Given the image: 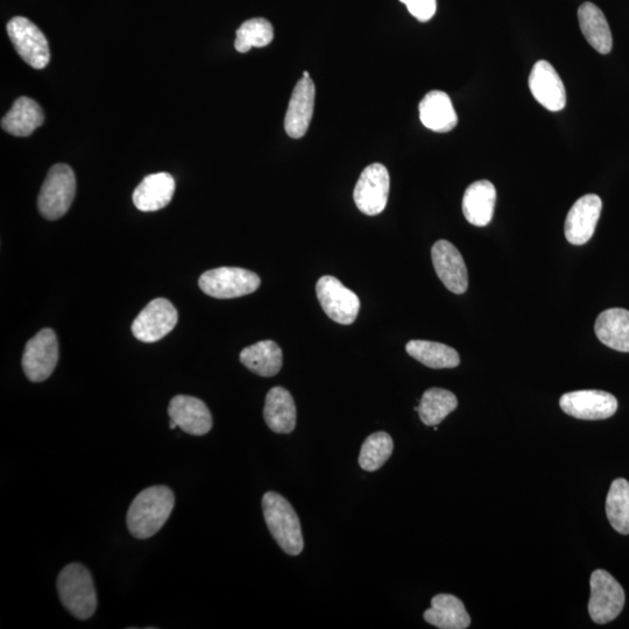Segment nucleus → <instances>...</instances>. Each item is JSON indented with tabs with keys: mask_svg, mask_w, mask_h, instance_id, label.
<instances>
[{
	"mask_svg": "<svg viewBox=\"0 0 629 629\" xmlns=\"http://www.w3.org/2000/svg\"><path fill=\"white\" fill-rule=\"evenodd\" d=\"M7 34L20 58L34 69H44L51 61V49L45 34L24 17H14L7 24Z\"/></svg>",
	"mask_w": 629,
	"mask_h": 629,
	"instance_id": "0eeeda50",
	"label": "nucleus"
},
{
	"mask_svg": "<svg viewBox=\"0 0 629 629\" xmlns=\"http://www.w3.org/2000/svg\"><path fill=\"white\" fill-rule=\"evenodd\" d=\"M529 89L535 100L551 112L561 111L567 104V93L555 68L548 61H537L529 75Z\"/></svg>",
	"mask_w": 629,
	"mask_h": 629,
	"instance_id": "2eb2a0df",
	"label": "nucleus"
},
{
	"mask_svg": "<svg viewBox=\"0 0 629 629\" xmlns=\"http://www.w3.org/2000/svg\"><path fill=\"white\" fill-rule=\"evenodd\" d=\"M45 122L41 106L28 97H19L2 119V129L14 137H28Z\"/></svg>",
	"mask_w": 629,
	"mask_h": 629,
	"instance_id": "5701e85b",
	"label": "nucleus"
},
{
	"mask_svg": "<svg viewBox=\"0 0 629 629\" xmlns=\"http://www.w3.org/2000/svg\"><path fill=\"white\" fill-rule=\"evenodd\" d=\"M178 321V310L171 301L155 299L134 320L132 334L140 342L155 343L171 334Z\"/></svg>",
	"mask_w": 629,
	"mask_h": 629,
	"instance_id": "9b49d317",
	"label": "nucleus"
},
{
	"mask_svg": "<svg viewBox=\"0 0 629 629\" xmlns=\"http://www.w3.org/2000/svg\"><path fill=\"white\" fill-rule=\"evenodd\" d=\"M394 443L392 437L379 431L367 437L359 455L360 468L367 472H374L383 468L393 454Z\"/></svg>",
	"mask_w": 629,
	"mask_h": 629,
	"instance_id": "c756f323",
	"label": "nucleus"
},
{
	"mask_svg": "<svg viewBox=\"0 0 629 629\" xmlns=\"http://www.w3.org/2000/svg\"><path fill=\"white\" fill-rule=\"evenodd\" d=\"M600 342L609 348L629 352V312L626 309L612 308L600 314L595 324Z\"/></svg>",
	"mask_w": 629,
	"mask_h": 629,
	"instance_id": "393cba45",
	"label": "nucleus"
},
{
	"mask_svg": "<svg viewBox=\"0 0 629 629\" xmlns=\"http://www.w3.org/2000/svg\"><path fill=\"white\" fill-rule=\"evenodd\" d=\"M266 525L287 555L298 556L305 547L298 514L291 504L277 492H267L263 497Z\"/></svg>",
	"mask_w": 629,
	"mask_h": 629,
	"instance_id": "f03ea898",
	"label": "nucleus"
},
{
	"mask_svg": "<svg viewBox=\"0 0 629 629\" xmlns=\"http://www.w3.org/2000/svg\"><path fill=\"white\" fill-rule=\"evenodd\" d=\"M56 585L61 603L75 618L87 620L94 616L97 610V593L94 579L84 565H67L60 572Z\"/></svg>",
	"mask_w": 629,
	"mask_h": 629,
	"instance_id": "7ed1b4c3",
	"label": "nucleus"
},
{
	"mask_svg": "<svg viewBox=\"0 0 629 629\" xmlns=\"http://www.w3.org/2000/svg\"><path fill=\"white\" fill-rule=\"evenodd\" d=\"M169 427H171L172 430L179 428L178 424H176L173 420L169 421Z\"/></svg>",
	"mask_w": 629,
	"mask_h": 629,
	"instance_id": "473e14b6",
	"label": "nucleus"
},
{
	"mask_svg": "<svg viewBox=\"0 0 629 629\" xmlns=\"http://www.w3.org/2000/svg\"><path fill=\"white\" fill-rule=\"evenodd\" d=\"M76 194V178L72 168L58 164L49 169L42 185L38 209L48 221H56L65 216L72 207Z\"/></svg>",
	"mask_w": 629,
	"mask_h": 629,
	"instance_id": "20e7f679",
	"label": "nucleus"
},
{
	"mask_svg": "<svg viewBox=\"0 0 629 629\" xmlns=\"http://www.w3.org/2000/svg\"><path fill=\"white\" fill-rule=\"evenodd\" d=\"M175 193V180L169 173L146 176L134 189L133 203L140 211L153 212L164 209L172 202Z\"/></svg>",
	"mask_w": 629,
	"mask_h": 629,
	"instance_id": "a211bd4d",
	"label": "nucleus"
},
{
	"mask_svg": "<svg viewBox=\"0 0 629 629\" xmlns=\"http://www.w3.org/2000/svg\"><path fill=\"white\" fill-rule=\"evenodd\" d=\"M458 400L454 393L443 388H430L422 395L419 407L421 421L428 427L438 426L449 414L456 411Z\"/></svg>",
	"mask_w": 629,
	"mask_h": 629,
	"instance_id": "cd10ccee",
	"label": "nucleus"
},
{
	"mask_svg": "<svg viewBox=\"0 0 629 629\" xmlns=\"http://www.w3.org/2000/svg\"><path fill=\"white\" fill-rule=\"evenodd\" d=\"M303 77H306V79H308V77H310L309 73L308 72H303Z\"/></svg>",
	"mask_w": 629,
	"mask_h": 629,
	"instance_id": "72a5a7b5",
	"label": "nucleus"
},
{
	"mask_svg": "<svg viewBox=\"0 0 629 629\" xmlns=\"http://www.w3.org/2000/svg\"><path fill=\"white\" fill-rule=\"evenodd\" d=\"M58 362L59 342L52 329L39 331L26 344L23 369L32 383H42L51 377Z\"/></svg>",
	"mask_w": 629,
	"mask_h": 629,
	"instance_id": "1a4fd4ad",
	"label": "nucleus"
},
{
	"mask_svg": "<svg viewBox=\"0 0 629 629\" xmlns=\"http://www.w3.org/2000/svg\"><path fill=\"white\" fill-rule=\"evenodd\" d=\"M590 586L589 613L591 619L598 625L609 624L617 619L623 612L626 602L623 586L610 572L605 570L593 571Z\"/></svg>",
	"mask_w": 629,
	"mask_h": 629,
	"instance_id": "423d86ee",
	"label": "nucleus"
},
{
	"mask_svg": "<svg viewBox=\"0 0 629 629\" xmlns=\"http://www.w3.org/2000/svg\"><path fill=\"white\" fill-rule=\"evenodd\" d=\"M256 273L238 267H219L207 271L199 280L203 293L211 298L228 300L252 294L260 287Z\"/></svg>",
	"mask_w": 629,
	"mask_h": 629,
	"instance_id": "39448f33",
	"label": "nucleus"
},
{
	"mask_svg": "<svg viewBox=\"0 0 629 629\" xmlns=\"http://www.w3.org/2000/svg\"><path fill=\"white\" fill-rule=\"evenodd\" d=\"M317 299L332 321L349 325L356 321L360 310V300L355 292L346 288L341 281L331 275H324L316 284Z\"/></svg>",
	"mask_w": 629,
	"mask_h": 629,
	"instance_id": "6e6552de",
	"label": "nucleus"
},
{
	"mask_svg": "<svg viewBox=\"0 0 629 629\" xmlns=\"http://www.w3.org/2000/svg\"><path fill=\"white\" fill-rule=\"evenodd\" d=\"M315 95V84L310 77H303L296 84L285 117L289 137L300 139L306 136L314 115Z\"/></svg>",
	"mask_w": 629,
	"mask_h": 629,
	"instance_id": "dca6fc26",
	"label": "nucleus"
},
{
	"mask_svg": "<svg viewBox=\"0 0 629 629\" xmlns=\"http://www.w3.org/2000/svg\"><path fill=\"white\" fill-rule=\"evenodd\" d=\"M236 35L235 48L239 53H247L253 47L263 48L270 45L274 38V28L267 19L254 18L245 21Z\"/></svg>",
	"mask_w": 629,
	"mask_h": 629,
	"instance_id": "7c9ffc66",
	"label": "nucleus"
},
{
	"mask_svg": "<svg viewBox=\"0 0 629 629\" xmlns=\"http://www.w3.org/2000/svg\"><path fill=\"white\" fill-rule=\"evenodd\" d=\"M168 414L189 435L203 436L212 428V416L207 405L189 395H176L169 402Z\"/></svg>",
	"mask_w": 629,
	"mask_h": 629,
	"instance_id": "f3484780",
	"label": "nucleus"
},
{
	"mask_svg": "<svg viewBox=\"0 0 629 629\" xmlns=\"http://www.w3.org/2000/svg\"><path fill=\"white\" fill-rule=\"evenodd\" d=\"M240 362L260 377H274L282 367V350L273 341H263L247 346L240 352Z\"/></svg>",
	"mask_w": 629,
	"mask_h": 629,
	"instance_id": "a878e982",
	"label": "nucleus"
},
{
	"mask_svg": "<svg viewBox=\"0 0 629 629\" xmlns=\"http://www.w3.org/2000/svg\"><path fill=\"white\" fill-rule=\"evenodd\" d=\"M428 624L441 629H466L471 618L461 599L452 595H437L431 599V607L423 614Z\"/></svg>",
	"mask_w": 629,
	"mask_h": 629,
	"instance_id": "4be33fe9",
	"label": "nucleus"
},
{
	"mask_svg": "<svg viewBox=\"0 0 629 629\" xmlns=\"http://www.w3.org/2000/svg\"><path fill=\"white\" fill-rule=\"evenodd\" d=\"M497 190L490 181L473 182L465 190L463 197V214L470 224L479 226L489 225L496 207Z\"/></svg>",
	"mask_w": 629,
	"mask_h": 629,
	"instance_id": "6ab92c4d",
	"label": "nucleus"
},
{
	"mask_svg": "<svg viewBox=\"0 0 629 629\" xmlns=\"http://www.w3.org/2000/svg\"><path fill=\"white\" fill-rule=\"evenodd\" d=\"M579 26L586 41L600 54H609L613 38L609 23L602 10L592 3H584L578 10Z\"/></svg>",
	"mask_w": 629,
	"mask_h": 629,
	"instance_id": "b1692460",
	"label": "nucleus"
},
{
	"mask_svg": "<svg viewBox=\"0 0 629 629\" xmlns=\"http://www.w3.org/2000/svg\"><path fill=\"white\" fill-rule=\"evenodd\" d=\"M420 119L427 129L437 133H448L455 129L458 117L450 97L440 90L430 91L419 106Z\"/></svg>",
	"mask_w": 629,
	"mask_h": 629,
	"instance_id": "aec40b11",
	"label": "nucleus"
},
{
	"mask_svg": "<svg viewBox=\"0 0 629 629\" xmlns=\"http://www.w3.org/2000/svg\"><path fill=\"white\" fill-rule=\"evenodd\" d=\"M560 406L572 418L598 421L610 419L617 413L618 400L604 391H577L564 394Z\"/></svg>",
	"mask_w": 629,
	"mask_h": 629,
	"instance_id": "f8f14e48",
	"label": "nucleus"
},
{
	"mask_svg": "<svg viewBox=\"0 0 629 629\" xmlns=\"http://www.w3.org/2000/svg\"><path fill=\"white\" fill-rule=\"evenodd\" d=\"M406 351L409 356L418 360L424 366L430 369H455L461 364L458 352L450 346L429 342V341H411L406 345Z\"/></svg>",
	"mask_w": 629,
	"mask_h": 629,
	"instance_id": "bb28decb",
	"label": "nucleus"
},
{
	"mask_svg": "<svg viewBox=\"0 0 629 629\" xmlns=\"http://www.w3.org/2000/svg\"><path fill=\"white\" fill-rule=\"evenodd\" d=\"M603 202L595 194L581 197L569 211L565 219V238L572 245H584L595 233Z\"/></svg>",
	"mask_w": 629,
	"mask_h": 629,
	"instance_id": "4468645a",
	"label": "nucleus"
},
{
	"mask_svg": "<svg viewBox=\"0 0 629 629\" xmlns=\"http://www.w3.org/2000/svg\"><path fill=\"white\" fill-rule=\"evenodd\" d=\"M174 506L175 496L169 487H148L134 498L127 512L129 532L138 540L151 539L166 525Z\"/></svg>",
	"mask_w": 629,
	"mask_h": 629,
	"instance_id": "f257e3e1",
	"label": "nucleus"
},
{
	"mask_svg": "<svg viewBox=\"0 0 629 629\" xmlns=\"http://www.w3.org/2000/svg\"><path fill=\"white\" fill-rule=\"evenodd\" d=\"M264 419L268 428L277 434H289L295 429V401L286 388L273 387L268 392L265 401Z\"/></svg>",
	"mask_w": 629,
	"mask_h": 629,
	"instance_id": "412c9836",
	"label": "nucleus"
},
{
	"mask_svg": "<svg viewBox=\"0 0 629 629\" xmlns=\"http://www.w3.org/2000/svg\"><path fill=\"white\" fill-rule=\"evenodd\" d=\"M390 187L391 179L387 168L381 164H372L360 174L353 200L360 212L367 216H377L387 206Z\"/></svg>",
	"mask_w": 629,
	"mask_h": 629,
	"instance_id": "9d476101",
	"label": "nucleus"
},
{
	"mask_svg": "<svg viewBox=\"0 0 629 629\" xmlns=\"http://www.w3.org/2000/svg\"><path fill=\"white\" fill-rule=\"evenodd\" d=\"M606 515L616 532L629 535V483L624 478L614 480L606 498Z\"/></svg>",
	"mask_w": 629,
	"mask_h": 629,
	"instance_id": "c85d7f7f",
	"label": "nucleus"
},
{
	"mask_svg": "<svg viewBox=\"0 0 629 629\" xmlns=\"http://www.w3.org/2000/svg\"><path fill=\"white\" fill-rule=\"evenodd\" d=\"M407 6L409 13L421 23H427L435 16L437 0H400Z\"/></svg>",
	"mask_w": 629,
	"mask_h": 629,
	"instance_id": "2f4dec72",
	"label": "nucleus"
},
{
	"mask_svg": "<svg viewBox=\"0 0 629 629\" xmlns=\"http://www.w3.org/2000/svg\"><path fill=\"white\" fill-rule=\"evenodd\" d=\"M431 258L438 278L450 292L461 295L468 291V268L461 252L448 240H438L431 250Z\"/></svg>",
	"mask_w": 629,
	"mask_h": 629,
	"instance_id": "ddd939ff",
	"label": "nucleus"
}]
</instances>
